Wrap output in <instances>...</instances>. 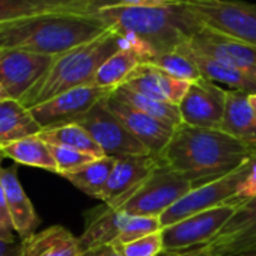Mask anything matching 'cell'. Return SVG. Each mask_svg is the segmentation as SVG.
Instances as JSON below:
<instances>
[{"label":"cell","instance_id":"obj_1","mask_svg":"<svg viewBox=\"0 0 256 256\" xmlns=\"http://www.w3.org/2000/svg\"><path fill=\"white\" fill-rule=\"evenodd\" d=\"M252 154V148L220 128L181 124L158 157L186 176L194 188L232 174L246 164Z\"/></svg>","mask_w":256,"mask_h":256},{"label":"cell","instance_id":"obj_2","mask_svg":"<svg viewBox=\"0 0 256 256\" xmlns=\"http://www.w3.org/2000/svg\"><path fill=\"white\" fill-rule=\"evenodd\" d=\"M98 17L120 36L150 48L154 56L180 48L204 28L184 4L170 6L118 5L101 11Z\"/></svg>","mask_w":256,"mask_h":256},{"label":"cell","instance_id":"obj_3","mask_svg":"<svg viewBox=\"0 0 256 256\" xmlns=\"http://www.w3.org/2000/svg\"><path fill=\"white\" fill-rule=\"evenodd\" d=\"M108 30L110 28L98 16H40L0 23V48H17L56 58Z\"/></svg>","mask_w":256,"mask_h":256},{"label":"cell","instance_id":"obj_4","mask_svg":"<svg viewBox=\"0 0 256 256\" xmlns=\"http://www.w3.org/2000/svg\"><path fill=\"white\" fill-rule=\"evenodd\" d=\"M124 41V36L110 29L100 38L56 56L44 77L20 102L32 108L66 90L92 84L100 66L122 48Z\"/></svg>","mask_w":256,"mask_h":256},{"label":"cell","instance_id":"obj_5","mask_svg":"<svg viewBox=\"0 0 256 256\" xmlns=\"http://www.w3.org/2000/svg\"><path fill=\"white\" fill-rule=\"evenodd\" d=\"M192 188L193 186L186 176L160 162V164L150 174L142 186L118 210L130 216H148L160 218Z\"/></svg>","mask_w":256,"mask_h":256},{"label":"cell","instance_id":"obj_6","mask_svg":"<svg viewBox=\"0 0 256 256\" xmlns=\"http://www.w3.org/2000/svg\"><path fill=\"white\" fill-rule=\"evenodd\" d=\"M250 169H252V158L246 164L234 170L232 174L217 181L192 188L182 199H180L174 206H170L160 217L162 228L174 224L193 214H198L211 208H217L226 204H235V205L242 204L238 194Z\"/></svg>","mask_w":256,"mask_h":256},{"label":"cell","instance_id":"obj_7","mask_svg":"<svg viewBox=\"0 0 256 256\" xmlns=\"http://www.w3.org/2000/svg\"><path fill=\"white\" fill-rule=\"evenodd\" d=\"M184 5L204 26L256 44V5L241 0H186Z\"/></svg>","mask_w":256,"mask_h":256},{"label":"cell","instance_id":"obj_8","mask_svg":"<svg viewBox=\"0 0 256 256\" xmlns=\"http://www.w3.org/2000/svg\"><path fill=\"white\" fill-rule=\"evenodd\" d=\"M106 98L98 101L76 124L84 128L107 157L120 158L130 156H150L151 152L110 112Z\"/></svg>","mask_w":256,"mask_h":256},{"label":"cell","instance_id":"obj_9","mask_svg":"<svg viewBox=\"0 0 256 256\" xmlns=\"http://www.w3.org/2000/svg\"><path fill=\"white\" fill-rule=\"evenodd\" d=\"M236 208L238 205L235 204H226L193 214L163 228V250L182 252L206 246L224 228Z\"/></svg>","mask_w":256,"mask_h":256},{"label":"cell","instance_id":"obj_10","mask_svg":"<svg viewBox=\"0 0 256 256\" xmlns=\"http://www.w3.org/2000/svg\"><path fill=\"white\" fill-rule=\"evenodd\" d=\"M54 58L17 48H0V84L11 100L22 101L44 77Z\"/></svg>","mask_w":256,"mask_h":256},{"label":"cell","instance_id":"obj_11","mask_svg":"<svg viewBox=\"0 0 256 256\" xmlns=\"http://www.w3.org/2000/svg\"><path fill=\"white\" fill-rule=\"evenodd\" d=\"M113 90L98 88L94 84L76 88L66 90L42 104L30 108L34 118L42 130L48 128L76 124L83 114H86L98 101L110 95Z\"/></svg>","mask_w":256,"mask_h":256},{"label":"cell","instance_id":"obj_12","mask_svg":"<svg viewBox=\"0 0 256 256\" xmlns=\"http://www.w3.org/2000/svg\"><path fill=\"white\" fill-rule=\"evenodd\" d=\"M205 247L211 256L256 253V198L240 204L224 228Z\"/></svg>","mask_w":256,"mask_h":256},{"label":"cell","instance_id":"obj_13","mask_svg":"<svg viewBox=\"0 0 256 256\" xmlns=\"http://www.w3.org/2000/svg\"><path fill=\"white\" fill-rule=\"evenodd\" d=\"M120 0H0V23L53 14L98 16Z\"/></svg>","mask_w":256,"mask_h":256},{"label":"cell","instance_id":"obj_14","mask_svg":"<svg viewBox=\"0 0 256 256\" xmlns=\"http://www.w3.org/2000/svg\"><path fill=\"white\" fill-rule=\"evenodd\" d=\"M187 46L256 78V44L246 42L204 26Z\"/></svg>","mask_w":256,"mask_h":256},{"label":"cell","instance_id":"obj_15","mask_svg":"<svg viewBox=\"0 0 256 256\" xmlns=\"http://www.w3.org/2000/svg\"><path fill=\"white\" fill-rule=\"evenodd\" d=\"M224 106L226 90L202 77L190 84L178 107L182 124L200 128H220Z\"/></svg>","mask_w":256,"mask_h":256},{"label":"cell","instance_id":"obj_16","mask_svg":"<svg viewBox=\"0 0 256 256\" xmlns=\"http://www.w3.org/2000/svg\"><path fill=\"white\" fill-rule=\"evenodd\" d=\"M160 162L162 160L158 156L151 154L116 158L101 196L104 205L118 210L142 186V182L160 164Z\"/></svg>","mask_w":256,"mask_h":256},{"label":"cell","instance_id":"obj_17","mask_svg":"<svg viewBox=\"0 0 256 256\" xmlns=\"http://www.w3.org/2000/svg\"><path fill=\"white\" fill-rule=\"evenodd\" d=\"M107 107L119 119V122L130 132L152 156H160V152L169 144L175 128L151 118L150 114L132 107L125 101L113 95V92L106 98Z\"/></svg>","mask_w":256,"mask_h":256},{"label":"cell","instance_id":"obj_18","mask_svg":"<svg viewBox=\"0 0 256 256\" xmlns=\"http://www.w3.org/2000/svg\"><path fill=\"white\" fill-rule=\"evenodd\" d=\"M152 56L154 53L140 42L125 38L122 48H119L100 66L92 84L114 90L130 80L133 72L142 64H148Z\"/></svg>","mask_w":256,"mask_h":256},{"label":"cell","instance_id":"obj_19","mask_svg":"<svg viewBox=\"0 0 256 256\" xmlns=\"http://www.w3.org/2000/svg\"><path fill=\"white\" fill-rule=\"evenodd\" d=\"M192 83L178 80L164 71L158 70L151 64H142L130 77L125 84L128 89H132L140 95L148 98L180 106L182 98L186 96Z\"/></svg>","mask_w":256,"mask_h":256},{"label":"cell","instance_id":"obj_20","mask_svg":"<svg viewBox=\"0 0 256 256\" xmlns=\"http://www.w3.org/2000/svg\"><path fill=\"white\" fill-rule=\"evenodd\" d=\"M0 181H2L14 229L18 234L20 241L28 240L36 232L38 226L41 224V218L20 182L16 163L10 168H2V170H0Z\"/></svg>","mask_w":256,"mask_h":256},{"label":"cell","instance_id":"obj_21","mask_svg":"<svg viewBox=\"0 0 256 256\" xmlns=\"http://www.w3.org/2000/svg\"><path fill=\"white\" fill-rule=\"evenodd\" d=\"M220 130L248 148L256 150V113L250 104L248 94L234 89L226 90V106Z\"/></svg>","mask_w":256,"mask_h":256},{"label":"cell","instance_id":"obj_22","mask_svg":"<svg viewBox=\"0 0 256 256\" xmlns=\"http://www.w3.org/2000/svg\"><path fill=\"white\" fill-rule=\"evenodd\" d=\"M80 238L60 224L46 228L22 241L20 256H82Z\"/></svg>","mask_w":256,"mask_h":256},{"label":"cell","instance_id":"obj_23","mask_svg":"<svg viewBox=\"0 0 256 256\" xmlns=\"http://www.w3.org/2000/svg\"><path fill=\"white\" fill-rule=\"evenodd\" d=\"M128 216L130 214L110 208L107 205L92 211L88 216L83 234L78 236L83 252L104 244L116 246Z\"/></svg>","mask_w":256,"mask_h":256},{"label":"cell","instance_id":"obj_24","mask_svg":"<svg viewBox=\"0 0 256 256\" xmlns=\"http://www.w3.org/2000/svg\"><path fill=\"white\" fill-rule=\"evenodd\" d=\"M180 50H182L199 68L200 74L204 78L214 82V83H223L226 86H229V89L234 90H241L246 92L248 95H254L256 94V78L252 77L247 72H242L228 64H223L217 59H212L206 54H202L193 48H190L186 44H182L180 47Z\"/></svg>","mask_w":256,"mask_h":256},{"label":"cell","instance_id":"obj_25","mask_svg":"<svg viewBox=\"0 0 256 256\" xmlns=\"http://www.w3.org/2000/svg\"><path fill=\"white\" fill-rule=\"evenodd\" d=\"M42 128L34 118L30 108L17 100H0V150L24 139L40 134Z\"/></svg>","mask_w":256,"mask_h":256},{"label":"cell","instance_id":"obj_26","mask_svg":"<svg viewBox=\"0 0 256 256\" xmlns=\"http://www.w3.org/2000/svg\"><path fill=\"white\" fill-rule=\"evenodd\" d=\"M5 158H11L16 164L40 168L47 172L58 174V166L48 145L40 134L20 139L2 150Z\"/></svg>","mask_w":256,"mask_h":256},{"label":"cell","instance_id":"obj_27","mask_svg":"<svg viewBox=\"0 0 256 256\" xmlns=\"http://www.w3.org/2000/svg\"><path fill=\"white\" fill-rule=\"evenodd\" d=\"M116 158L113 157H100L92 160L90 163L84 164L83 168L62 175L65 180H68L74 187L82 190L84 194L100 199L102 196V192L106 188V184L108 181V176L113 170Z\"/></svg>","mask_w":256,"mask_h":256},{"label":"cell","instance_id":"obj_28","mask_svg":"<svg viewBox=\"0 0 256 256\" xmlns=\"http://www.w3.org/2000/svg\"><path fill=\"white\" fill-rule=\"evenodd\" d=\"M40 136L52 146L76 150V151L94 156L96 158L104 157L102 150L78 124H66V125L48 128V130H42Z\"/></svg>","mask_w":256,"mask_h":256},{"label":"cell","instance_id":"obj_29","mask_svg":"<svg viewBox=\"0 0 256 256\" xmlns=\"http://www.w3.org/2000/svg\"><path fill=\"white\" fill-rule=\"evenodd\" d=\"M113 95L118 96L119 100L125 101L126 104H130L132 107L150 114L151 118H154V119L175 128V130L182 124L178 106L148 98L145 95H140V94H138V92H134L132 89H128L126 86H119L118 89L113 90Z\"/></svg>","mask_w":256,"mask_h":256},{"label":"cell","instance_id":"obj_30","mask_svg":"<svg viewBox=\"0 0 256 256\" xmlns=\"http://www.w3.org/2000/svg\"><path fill=\"white\" fill-rule=\"evenodd\" d=\"M148 64L157 66L158 70L164 71L166 74L178 80H184L188 83H194L202 78V74L196 66V64L180 48L174 52L158 53L152 56Z\"/></svg>","mask_w":256,"mask_h":256},{"label":"cell","instance_id":"obj_31","mask_svg":"<svg viewBox=\"0 0 256 256\" xmlns=\"http://www.w3.org/2000/svg\"><path fill=\"white\" fill-rule=\"evenodd\" d=\"M162 222L158 217H148V216H128L122 234L116 242V246L119 244H125L134 240H139L142 236H146L150 234L158 232L162 230Z\"/></svg>","mask_w":256,"mask_h":256},{"label":"cell","instance_id":"obj_32","mask_svg":"<svg viewBox=\"0 0 256 256\" xmlns=\"http://www.w3.org/2000/svg\"><path fill=\"white\" fill-rule=\"evenodd\" d=\"M116 247L122 256H160L164 252L162 230Z\"/></svg>","mask_w":256,"mask_h":256},{"label":"cell","instance_id":"obj_33","mask_svg":"<svg viewBox=\"0 0 256 256\" xmlns=\"http://www.w3.org/2000/svg\"><path fill=\"white\" fill-rule=\"evenodd\" d=\"M52 152L58 166V175L60 176L65 174H71L96 158L94 156H89L76 150H70V148H62V146H52Z\"/></svg>","mask_w":256,"mask_h":256},{"label":"cell","instance_id":"obj_34","mask_svg":"<svg viewBox=\"0 0 256 256\" xmlns=\"http://www.w3.org/2000/svg\"><path fill=\"white\" fill-rule=\"evenodd\" d=\"M14 223H12V217L6 204V198H5V192L2 187V181H0V238L6 240V241H16L14 238Z\"/></svg>","mask_w":256,"mask_h":256},{"label":"cell","instance_id":"obj_35","mask_svg":"<svg viewBox=\"0 0 256 256\" xmlns=\"http://www.w3.org/2000/svg\"><path fill=\"white\" fill-rule=\"evenodd\" d=\"M186 0H120V5L125 6H170L181 5Z\"/></svg>","mask_w":256,"mask_h":256},{"label":"cell","instance_id":"obj_36","mask_svg":"<svg viewBox=\"0 0 256 256\" xmlns=\"http://www.w3.org/2000/svg\"><path fill=\"white\" fill-rule=\"evenodd\" d=\"M82 256H122V254L119 253L116 246L104 244V246H96V247L84 250Z\"/></svg>","mask_w":256,"mask_h":256},{"label":"cell","instance_id":"obj_37","mask_svg":"<svg viewBox=\"0 0 256 256\" xmlns=\"http://www.w3.org/2000/svg\"><path fill=\"white\" fill-rule=\"evenodd\" d=\"M22 241H6L0 238V256H20Z\"/></svg>","mask_w":256,"mask_h":256},{"label":"cell","instance_id":"obj_38","mask_svg":"<svg viewBox=\"0 0 256 256\" xmlns=\"http://www.w3.org/2000/svg\"><path fill=\"white\" fill-rule=\"evenodd\" d=\"M160 256H211L206 250V247H196L190 250H182V252H163Z\"/></svg>","mask_w":256,"mask_h":256},{"label":"cell","instance_id":"obj_39","mask_svg":"<svg viewBox=\"0 0 256 256\" xmlns=\"http://www.w3.org/2000/svg\"><path fill=\"white\" fill-rule=\"evenodd\" d=\"M248 98H250V104H252V107H253V110L256 113V94L254 95H248Z\"/></svg>","mask_w":256,"mask_h":256},{"label":"cell","instance_id":"obj_40","mask_svg":"<svg viewBox=\"0 0 256 256\" xmlns=\"http://www.w3.org/2000/svg\"><path fill=\"white\" fill-rule=\"evenodd\" d=\"M5 98H8V96H6V94H5V90H4L2 84H0V100H5Z\"/></svg>","mask_w":256,"mask_h":256},{"label":"cell","instance_id":"obj_41","mask_svg":"<svg viewBox=\"0 0 256 256\" xmlns=\"http://www.w3.org/2000/svg\"><path fill=\"white\" fill-rule=\"evenodd\" d=\"M4 158H5V156H4L2 150H0V170H2V162H4Z\"/></svg>","mask_w":256,"mask_h":256},{"label":"cell","instance_id":"obj_42","mask_svg":"<svg viewBox=\"0 0 256 256\" xmlns=\"http://www.w3.org/2000/svg\"><path fill=\"white\" fill-rule=\"evenodd\" d=\"M252 158L256 162V150H253V154H252Z\"/></svg>","mask_w":256,"mask_h":256},{"label":"cell","instance_id":"obj_43","mask_svg":"<svg viewBox=\"0 0 256 256\" xmlns=\"http://www.w3.org/2000/svg\"><path fill=\"white\" fill-rule=\"evenodd\" d=\"M244 256H256V253H250V254H244Z\"/></svg>","mask_w":256,"mask_h":256}]
</instances>
